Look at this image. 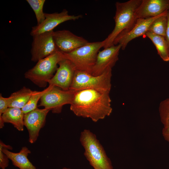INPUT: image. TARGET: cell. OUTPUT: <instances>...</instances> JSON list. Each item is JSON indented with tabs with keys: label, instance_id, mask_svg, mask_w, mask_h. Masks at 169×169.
I'll list each match as a JSON object with an SVG mask.
<instances>
[{
	"label": "cell",
	"instance_id": "6da1fadb",
	"mask_svg": "<svg viewBox=\"0 0 169 169\" xmlns=\"http://www.w3.org/2000/svg\"><path fill=\"white\" fill-rule=\"evenodd\" d=\"M110 91L87 89L75 91L70 110L76 116L96 122L109 116L112 111Z\"/></svg>",
	"mask_w": 169,
	"mask_h": 169
},
{
	"label": "cell",
	"instance_id": "7a4b0ae2",
	"mask_svg": "<svg viewBox=\"0 0 169 169\" xmlns=\"http://www.w3.org/2000/svg\"><path fill=\"white\" fill-rule=\"evenodd\" d=\"M142 0H130L125 2L115 3L116 12L114 19L115 26L111 32L104 40V49L113 45L115 38L119 35L130 30L137 19V9Z\"/></svg>",
	"mask_w": 169,
	"mask_h": 169
},
{
	"label": "cell",
	"instance_id": "3957f363",
	"mask_svg": "<svg viewBox=\"0 0 169 169\" xmlns=\"http://www.w3.org/2000/svg\"><path fill=\"white\" fill-rule=\"evenodd\" d=\"M80 141L84 149V155L94 169H113L111 162L95 134L85 129Z\"/></svg>",
	"mask_w": 169,
	"mask_h": 169
},
{
	"label": "cell",
	"instance_id": "277c9868",
	"mask_svg": "<svg viewBox=\"0 0 169 169\" xmlns=\"http://www.w3.org/2000/svg\"><path fill=\"white\" fill-rule=\"evenodd\" d=\"M63 53L58 51L42 59L24 73V77L40 88L45 87L56 72L59 62L64 58Z\"/></svg>",
	"mask_w": 169,
	"mask_h": 169
},
{
	"label": "cell",
	"instance_id": "5b68a950",
	"mask_svg": "<svg viewBox=\"0 0 169 169\" xmlns=\"http://www.w3.org/2000/svg\"><path fill=\"white\" fill-rule=\"evenodd\" d=\"M104 44V40L89 42L71 52L63 54L65 58L71 62L76 70L91 74L98 54Z\"/></svg>",
	"mask_w": 169,
	"mask_h": 169
},
{
	"label": "cell",
	"instance_id": "8992f818",
	"mask_svg": "<svg viewBox=\"0 0 169 169\" xmlns=\"http://www.w3.org/2000/svg\"><path fill=\"white\" fill-rule=\"evenodd\" d=\"M112 69L109 68L101 74L97 76L76 70L69 90L75 91L84 89H94L110 91Z\"/></svg>",
	"mask_w": 169,
	"mask_h": 169
},
{
	"label": "cell",
	"instance_id": "52a82bcc",
	"mask_svg": "<svg viewBox=\"0 0 169 169\" xmlns=\"http://www.w3.org/2000/svg\"><path fill=\"white\" fill-rule=\"evenodd\" d=\"M75 92L70 90H64L52 85L42 96L38 106H44L54 113H60L64 105L70 104Z\"/></svg>",
	"mask_w": 169,
	"mask_h": 169
},
{
	"label": "cell",
	"instance_id": "ba28073f",
	"mask_svg": "<svg viewBox=\"0 0 169 169\" xmlns=\"http://www.w3.org/2000/svg\"><path fill=\"white\" fill-rule=\"evenodd\" d=\"M54 31L41 33L33 37L31 49V60L34 62L59 51L54 41Z\"/></svg>",
	"mask_w": 169,
	"mask_h": 169
},
{
	"label": "cell",
	"instance_id": "9c48e42d",
	"mask_svg": "<svg viewBox=\"0 0 169 169\" xmlns=\"http://www.w3.org/2000/svg\"><path fill=\"white\" fill-rule=\"evenodd\" d=\"M82 17L81 15H69L66 9H64L60 13H45V19L41 23L33 27L30 34L33 36L53 31L55 27L63 22L69 20H75Z\"/></svg>",
	"mask_w": 169,
	"mask_h": 169
},
{
	"label": "cell",
	"instance_id": "30bf717a",
	"mask_svg": "<svg viewBox=\"0 0 169 169\" xmlns=\"http://www.w3.org/2000/svg\"><path fill=\"white\" fill-rule=\"evenodd\" d=\"M53 36L58 50L63 53L71 52L89 42L67 30L53 31Z\"/></svg>",
	"mask_w": 169,
	"mask_h": 169
},
{
	"label": "cell",
	"instance_id": "8fae6325",
	"mask_svg": "<svg viewBox=\"0 0 169 169\" xmlns=\"http://www.w3.org/2000/svg\"><path fill=\"white\" fill-rule=\"evenodd\" d=\"M50 110L36 108L24 114V125L27 128L29 134V142L33 143L37 141L40 129L44 125L47 115Z\"/></svg>",
	"mask_w": 169,
	"mask_h": 169
},
{
	"label": "cell",
	"instance_id": "7c38bea8",
	"mask_svg": "<svg viewBox=\"0 0 169 169\" xmlns=\"http://www.w3.org/2000/svg\"><path fill=\"white\" fill-rule=\"evenodd\" d=\"M58 64L59 67L48 84L63 90H69L74 78L76 70L75 67L71 61L65 58Z\"/></svg>",
	"mask_w": 169,
	"mask_h": 169
},
{
	"label": "cell",
	"instance_id": "4fadbf2b",
	"mask_svg": "<svg viewBox=\"0 0 169 169\" xmlns=\"http://www.w3.org/2000/svg\"><path fill=\"white\" fill-rule=\"evenodd\" d=\"M121 49V46L119 44L113 45L99 51L91 74L95 76H98L108 69H112L118 60Z\"/></svg>",
	"mask_w": 169,
	"mask_h": 169
},
{
	"label": "cell",
	"instance_id": "5bb4252c",
	"mask_svg": "<svg viewBox=\"0 0 169 169\" xmlns=\"http://www.w3.org/2000/svg\"><path fill=\"white\" fill-rule=\"evenodd\" d=\"M159 16L154 18L137 19L135 25L130 30L117 36L114 41L113 45L120 44L121 49L124 50L131 40L145 35L151 23Z\"/></svg>",
	"mask_w": 169,
	"mask_h": 169
},
{
	"label": "cell",
	"instance_id": "9a60e30c",
	"mask_svg": "<svg viewBox=\"0 0 169 169\" xmlns=\"http://www.w3.org/2000/svg\"><path fill=\"white\" fill-rule=\"evenodd\" d=\"M169 10V0H142L136 11L137 19L157 17Z\"/></svg>",
	"mask_w": 169,
	"mask_h": 169
},
{
	"label": "cell",
	"instance_id": "2e32d148",
	"mask_svg": "<svg viewBox=\"0 0 169 169\" xmlns=\"http://www.w3.org/2000/svg\"><path fill=\"white\" fill-rule=\"evenodd\" d=\"M0 147L12 161L13 165L19 169H38L36 168L28 158L27 156L31 151L27 147H22L18 152H13L8 150L12 149L11 146L5 144L0 141Z\"/></svg>",
	"mask_w": 169,
	"mask_h": 169
},
{
	"label": "cell",
	"instance_id": "e0dca14e",
	"mask_svg": "<svg viewBox=\"0 0 169 169\" xmlns=\"http://www.w3.org/2000/svg\"><path fill=\"white\" fill-rule=\"evenodd\" d=\"M24 114L21 109L8 107L0 117V128L4 127L5 123H8L12 124L18 131H23Z\"/></svg>",
	"mask_w": 169,
	"mask_h": 169
},
{
	"label": "cell",
	"instance_id": "ac0fdd59",
	"mask_svg": "<svg viewBox=\"0 0 169 169\" xmlns=\"http://www.w3.org/2000/svg\"><path fill=\"white\" fill-rule=\"evenodd\" d=\"M145 35L152 41L158 54L162 60L165 62L169 61V44L165 37L149 32H147Z\"/></svg>",
	"mask_w": 169,
	"mask_h": 169
},
{
	"label": "cell",
	"instance_id": "d6986e66",
	"mask_svg": "<svg viewBox=\"0 0 169 169\" xmlns=\"http://www.w3.org/2000/svg\"><path fill=\"white\" fill-rule=\"evenodd\" d=\"M30 89L23 86L9 96V107L22 109L27 103L33 92Z\"/></svg>",
	"mask_w": 169,
	"mask_h": 169
},
{
	"label": "cell",
	"instance_id": "ffe728a7",
	"mask_svg": "<svg viewBox=\"0 0 169 169\" xmlns=\"http://www.w3.org/2000/svg\"><path fill=\"white\" fill-rule=\"evenodd\" d=\"M167 11L160 15L151 23L147 32L165 37L167 25Z\"/></svg>",
	"mask_w": 169,
	"mask_h": 169
},
{
	"label": "cell",
	"instance_id": "44dd1931",
	"mask_svg": "<svg viewBox=\"0 0 169 169\" xmlns=\"http://www.w3.org/2000/svg\"><path fill=\"white\" fill-rule=\"evenodd\" d=\"M52 85H49L46 88L41 91H33L28 102L21 109L24 114L27 113L37 108L38 101L43 95L50 90Z\"/></svg>",
	"mask_w": 169,
	"mask_h": 169
},
{
	"label": "cell",
	"instance_id": "7402d4cb",
	"mask_svg": "<svg viewBox=\"0 0 169 169\" xmlns=\"http://www.w3.org/2000/svg\"><path fill=\"white\" fill-rule=\"evenodd\" d=\"M35 14L37 24L42 23L45 19V13L43 8L45 2V0H27Z\"/></svg>",
	"mask_w": 169,
	"mask_h": 169
},
{
	"label": "cell",
	"instance_id": "603a6c76",
	"mask_svg": "<svg viewBox=\"0 0 169 169\" xmlns=\"http://www.w3.org/2000/svg\"><path fill=\"white\" fill-rule=\"evenodd\" d=\"M159 110L160 120L164 126L169 125V98L160 102Z\"/></svg>",
	"mask_w": 169,
	"mask_h": 169
},
{
	"label": "cell",
	"instance_id": "cb8c5ba5",
	"mask_svg": "<svg viewBox=\"0 0 169 169\" xmlns=\"http://www.w3.org/2000/svg\"><path fill=\"white\" fill-rule=\"evenodd\" d=\"M9 97L5 98L0 95V117L9 107Z\"/></svg>",
	"mask_w": 169,
	"mask_h": 169
},
{
	"label": "cell",
	"instance_id": "d4e9b609",
	"mask_svg": "<svg viewBox=\"0 0 169 169\" xmlns=\"http://www.w3.org/2000/svg\"><path fill=\"white\" fill-rule=\"evenodd\" d=\"M9 158L0 147V167L5 169L9 165Z\"/></svg>",
	"mask_w": 169,
	"mask_h": 169
},
{
	"label": "cell",
	"instance_id": "484cf974",
	"mask_svg": "<svg viewBox=\"0 0 169 169\" xmlns=\"http://www.w3.org/2000/svg\"><path fill=\"white\" fill-rule=\"evenodd\" d=\"M162 134L165 140L169 142V125L164 126L162 130Z\"/></svg>",
	"mask_w": 169,
	"mask_h": 169
},
{
	"label": "cell",
	"instance_id": "4316f807",
	"mask_svg": "<svg viewBox=\"0 0 169 169\" xmlns=\"http://www.w3.org/2000/svg\"><path fill=\"white\" fill-rule=\"evenodd\" d=\"M167 25L165 38L169 44V10L167 12Z\"/></svg>",
	"mask_w": 169,
	"mask_h": 169
},
{
	"label": "cell",
	"instance_id": "83f0119b",
	"mask_svg": "<svg viewBox=\"0 0 169 169\" xmlns=\"http://www.w3.org/2000/svg\"><path fill=\"white\" fill-rule=\"evenodd\" d=\"M63 169H70L67 168H64Z\"/></svg>",
	"mask_w": 169,
	"mask_h": 169
}]
</instances>
